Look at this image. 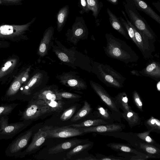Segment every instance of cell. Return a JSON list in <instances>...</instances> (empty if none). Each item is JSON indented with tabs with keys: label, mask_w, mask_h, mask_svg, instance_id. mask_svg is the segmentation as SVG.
<instances>
[{
	"label": "cell",
	"mask_w": 160,
	"mask_h": 160,
	"mask_svg": "<svg viewBox=\"0 0 160 160\" xmlns=\"http://www.w3.org/2000/svg\"><path fill=\"white\" fill-rule=\"evenodd\" d=\"M86 0L90 11H92L93 16L96 19L103 6V3L99 2V0Z\"/></svg>",
	"instance_id": "cell-34"
},
{
	"label": "cell",
	"mask_w": 160,
	"mask_h": 160,
	"mask_svg": "<svg viewBox=\"0 0 160 160\" xmlns=\"http://www.w3.org/2000/svg\"><path fill=\"white\" fill-rule=\"evenodd\" d=\"M79 5L82 10L80 11V13L82 14L84 13H88L90 11L88 8L86 0H79Z\"/></svg>",
	"instance_id": "cell-44"
},
{
	"label": "cell",
	"mask_w": 160,
	"mask_h": 160,
	"mask_svg": "<svg viewBox=\"0 0 160 160\" xmlns=\"http://www.w3.org/2000/svg\"><path fill=\"white\" fill-rule=\"evenodd\" d=\"M132 98L137 108L140 111L142 112L143 111V102L140 96L137 91H134L133 92Z\"/></svg>",
	"instance_id": "cell-39"
},
{
	"label": "cell",
	"mask_w": 160,
	"mask_h": 160,
	"mask_svg": "<svg viewBox=\"0 0 160 160\" xmlns=\"http://www.w3.org/2000/svg\"><path fill=\"white\" fill-rule=\"evenodd\" d=\"M106 124L108 123L103 120L100 118H96L87 120L79 123L72 124L68 126L77 128H82Z\"/></svg>",
	"instance_id": "cell-31"
},
{
	"label": "cell",
	"mask_w": 160,
	"mask_h": 160,
	"mask_svg": "<svg viewBox=\"0 0 160 160\" xmlns=\"http://www.w3.org/2000/svg\"><path fill=\"white\" fill-rule=\"evenodd\" d=\"M130 72L132 74L135 75L137 76H141L139 72L137 70H133L131 71Z\"/></svg>",
	"instance_id": "cell-48"
},
{
	"label": "cell",
	"mask_w": 160,
	"mask_h": 160,
	"mask_svg": "<svg viewBox=\"0 0 160 160\" xmlns=\"http://www.w3.org/2000/svg\"><path fill=\"white\" fill-rule=\"evenodd\" d=\"M144 124L148 130L151 132H155L158 133L160 132V121L153 116L144 121Z\"/></svg>",
	"instance_id": "cell-32"
},
{
	"label": "cell",
	"mask_w": 160,
	"mask_h": 160,
	"mask_svg": "<svg viewBox=\"0 0 160 160\" xmlns=\"http://www.w3.org/2000/svg\"><path fill=\"white\" fill-rule=\"evenodd\" d=\"M150 132V131L148 130L142 132L129 133L132 136L140 140L142 142L152 144L158 147V146L160 147L155 141L149 136Z\"/></svg>",
	"instance_id": "cell-30"
},
{
	"label": "cell",
	"mask_w": 160,
	"mask_h": 160,
	"mask_svg": "<svg viewBox=\"0 0 160 160\" xmlns=\"http://www.w3.org/2000/svg\"><path fill=\"white\" fill-rule=\"evenodd\" d=\"M136 147H138L140 150H142L152 158H159L160 157V148L154 145L144 142H139L137 143Z\"/></svg>",
	"instance_id": "cell-26"
},
{
	"label": "cell",
	"mask_w": 160,
	"mask_h": 160,
	"mask_svg": "<svg viewBox=\"0 0 160 160\" xmlns=\"http://www.w3.org/2000/svg\"><path fill=\"white\" fill-rule=\"evenodd\" d=\"M95 113L96 118L101 119L108 124L113 123L115 121L119 122L117 119L111 112L101 105L98 106Z\"/></svg>",
	"instance_id": "cell-24"
},
{
	"label": "cell",
	"mask_w": 160,
	"mask_h": 160,
	"mask_svg": "<svg viewBox=\"0 0 160 160\" xmlns=\"http://www.w3.org/2000/svg\"><path fill=\"white\" fill-rule=\"evenodd\" d=\"M93 143L92 142L76 146L67 153V158L68 159L71 158L72 156L92 147L93 145Z\"/></svg>",
	"instance_id": "cell-36"
},
{
	"label": "cell",
	"mask_w": 160,
	"mask_h": 160,
	"mask_svg": "<svg viewBox=\"0 0 160 160\" xmlns=\"http://www.w3.org/2000/svg\"><path fill=\"white\" fill-rule=\"evenodd\" d=\"M58 95L61 98L75 99L80 98L81 96L75 93L66 92H58Z\"/></svg>",
	"instance_id": "cell-41"
},
{
	"label": "cell",
	"mask_w": 160,
	"mask_h": 160,
	"mask_svg": "<svg viewBox=\"0 0 160 160\" xmlns=\"http://www.w3.org/2000/svg\"><path fill=\"white\" fill-rule=\"evenodd\" d=\"M50 112H60L63 108L64 102L61 100L45 101Z\"/></svg>",
	"instance_id": "cell-35"
},
{
	"label": "cell",
	"mask_w": 160,
	"mask_h": 160,
	"mask_svg": "<svg viewBox=\"0 0 160 160\" xmlns=\"http://www.w3.org/2000/svg\"><path fill=\"white\" fill-rule=\"evenodd\" d=\"M77 160H98L97 158L95 157H93L91 156H89L88 157H85L83 158H78Z\"/></svg>",
	"instance_id": "cell-47"
},
{
	"label": "cell",
	"mask_w": 160,
	"mask_h": 160,
	"mask_svg": "<svg viewBox=\"0 0 160 160\" xmlns=\"http://www.w3.org/2000/svg\"><path fill=\"white\" fill-rule=\"evenodd\" d=\"M98 160H122L126 159L123 157H118L112 155L106 156L103 155L97 154L96 155Z\"/></svg>",
	"instance_id": "cell-43"
},
{
	"label": "cell",
	"mask_w": 160,
	"mask_h": 160,
	"mask_svg": "<svg viewBox=\"0 0 160 160\" xmlns=\"http://www.w3.org/2000/svg\"><path fill=\"white\" fill-rule=\"evenodd\" d=\"M36 18L34 17L30 22L23 25H0V40L19 42L27 40L26 32Z\"/></svg>",
	"instance_id": "cell-3"
},
{
	"label": "cell",
	"mask_w": 160,
	"mask_h": 160,
	"mask_svg": "<svg viewBox=\"0 0 160 160\" xmlns=\"http://www.w3.org/2000/svg\"><path fill=\"white\" fill-rule=\"evenodd\" d=\"M45 131L47 138H67L85 134L82 128L72 127L69 126L54 128L48 126Z\"/></svg>",
	"instance_id": "cell-12"
},
{
	"label": "cell",
	"mask_w": 160,
	"mask_h": 160,
	"mask_svg": "<svg viewBox=\"0 0 160 160\" xmlns=\"http://www.w3.org/2000/svg\"><path fill=\"white\" fill-rule=\"evenodd\" d=\"M92 110L90 105L87 101H85L82 108L72 118L71 121L75 122L84 118L88 115Z\"/></svg>",
	"instance_id": "cell-33"
},
{
	"label": "cell",
	"mask_w": 160,
	"mask_h": 160,
	"mask_svg": "<svg viewBox=\"0 0 160 160\" xmlns=\"http://www.w3.org/2000/svg\"><path fill=\"white\" fill-rule=\"evenodd\" d=\"M24 0H0V5H17L22 4Z\"/></svg>",
	"instance_id": "cell-42"
},
{
	"label": "cell",
	"mask_w": 160,
	"mask_h": 160,
	"mask_svg": "<svg viewBox=\"0 0 160 160\" xmlns=\"http://www.w3.org/2000/svg\"><path fill=\"white\" fill-rule=\"evenodd\" d=\"M48 126L41 128L33 136L32 141L27 148L21 153L18 158H23L28 155L33 153L42 145L47 138L45 131Z\"/></svg>",
	"instance_id": "cell-14"
},
{
	"label": "cell",
	"mask_w": 160,
	"mask_h": 160,
	"mask_svg": "<svg viewBox=\"0 0 160 160\" xmlns=\"http://www.w3.org/2000/svg\"><path fill=\"white\" fill-rule=\"evenodd\" d=\"M43 77V74L40 72L34 74L22 86L16 100H22L24 96L31 95L32 91L41 83Z\"/></svg>",
	"instance_id": "cell-15"
},
{
	"label": "cell",
	"mask_w": 160,
	"mask_h": 160,
	"mask_svg": "<svg viewBox=\"0 0 160 160\" xmlns=\"http://www.w3.org/2000/svg\"><path fill=\"white\" fill-rule=\"evenodd\" d=\"M22 64L19 57L12 54L3 61L0 67L1 84L7 85L18 73Z\"/></svg>",
	"instance_id": "cell-4"
},
{
	"label": "cell",
	"mask_w": 160,
	"mask_h": 160,
	"mask_svg": "<svg viewBox=\"0 0 160 160\" xmlns=\"http://www.w3.org/2000/svg\"><path fill=\"white\" fill-rule=\"evenodd\" d=\"M81 142L82 141L78 139L68 141L50 148L48 152L49 154L58 153L75 147Z\"/></svg>",
	"instance_id": "cell-25"
},
{
	"label": "cell",
	"mask_w": 160,
	"mask_h": 160,
	"mask_svg": "<svg viewBox=\"0 0 160 160\" xmlns=\"http://www.w3.org/2000/svg\"><path fill=\"white\" fill-rule=\"evenodd\" d=\"M92 71L107 86L118 89L123 87L126 78L110 66L94 62Z\"/></svg>",
	"instance_id": "cell-2"
},
{
	"label": "cell",
	"mask_w": 160,
	"mask_h": 160,
	"mask_svg": "<svg viewBox=\"0 0 160 160\" xmlns=\"http://www.w3.org/2000/svg\"><path fill=\"white\" fill-rule=\"evenodd\" d=\"M90 84L93 90L97 94L101 100L109 109L114 116L121 123V112L117 106L113 98L112 97L106 90L100 84L92 81Z\"/></svg>",
	"instance_id": "cell-10"
},
{
	"label": "cell",
	"mask_w": 160,
	"mask_h": 160,
	"mask_svg": "<svg viewBox=\"0 0 160 160\" xmlns=\"http://www.w3.org/2000/svg\"><path fill=\"white\" fill-rule=\"evenodd\" d=\"M69 12L68 5H66L61 8L58 11L57 16V30L60 32L64 26Z\"/></svg>",
	"instance_id": "cell-29"
},
{
	"label": "cell",
	"mask_w": 160,
	"mask_h": 160,
	"mask_svg": "<svg viewBox=\"0 0 160 160\" xmlns=\"http://www.w3.org/2000/svg\"><path fill=\"white\" fill-rule=\"evenodd\" d=\"M33 132V130L32 128L19 134L5 149L6 155L8 157L18 158L23 150L27 146Z\"/></svg>",
	"instance_id": "cell-9"
},
{
	"label": "cell",
	"mask_w": 160,
	"mask_h": 160,
	"mask_svg": "<svg viewBox=\"0 0 160 160\" xmlns=\"http://www.w3.org/2000/svg\"><path fill=\"white\" fill-rule=\"evenodd\" d=\"M122 12L127 23L133 29L135 39L138 44L137 47L145 58H149L155 51L154 42L135 27L128 20L124 11L122 10Z\"/></svg>",
	"instance_id": "cell-8"
},
{
	"label": "cell",
	"mask_w": 160,
	"mask_h": 160,
	"mask_svg": "<svg viewBox=\"0 0 160 160\" xmlns=\"http://www.w3.org/2000/svg\"><path fill=\"white\" fill-rule=\"evenodd\" d=\"M122 117L127 122L130 128L139 125L141 122L139 114L132 109L128 111L121 112Z\"/></svg>",
	"instance_id": "cell-27"
},
{
	"label": "cell",
	"mask_w": 160,
	"mask_h": 160,
	"mask_svg": "<svg viewBox=\"0 0 160 160\" xmlns=\"http://www.w3.org/2000/svg\"><path fill=\"white\" fill-rule=\"evenodd\" d=\"M105 36L106 46L103 48L108 56L127 64L138 61V56L125 42L116 38L111 33H106Z\"/></svg>",
	"instance_id": "cell-1"
},
{
	"label": "cell",
	"mask_w": 160,
	"mask_h": 160,
	"mask_svg": "<svg viewBox=\"0 0 160 160\" xmlns=\"http://www.w3.org/2000/svg\"><path fill=\"white\" fill-rule=\"evenodd\" d=\"M125 127V125L121 123L114 122L82 128L85 133L96 132L100 134L109 132H121Z\"/></svg>",
	"instance_id": "cell-17"
},
{
	"label": "cell",
	"mask_w": 160,
	"mask_h": 160,
	"mask_svg": "<svg viewBox=\"0 0 160 160\" xmlns=\"http://www.w3.org/2000/svg\"><path fill=\"white\" fill-rule=\"evenodd\" d=\"M107 146L112 150L118 152L119 153L125 154L123 156L128 155H138L146 159L151 158L143 152H140L132 147L128 144L118 142H112L107 144Z\"/></svg>",
	"instance_id": "cell-19"
},
{
	"label": "cell",
	"mask_w": 160,
	"mask_h": 160,
	"mask_svg": "<svg viewBox=\"0 0 160 160\" xmlns=\"http://www.w3.org/2000/svg\"><path fill=\"white\" fill-rule=\"evenodd\" d=\"M58 89L54 88V86H48L35 93L32 98L44 101L61 100L62 99L58 95Z\"/></svg>",
	"instance_id": "cell-20"
},
{
	"label": "cell",
	"mask_w": 160,
	"mask_h": 160,
	"mask_svg": "<svg viewBox=\"0 0 160 160\" xmlns=\"http://www.w3.org/2000/svg\"><path fill=\"white\" fill-rule=\"evenodd\" d=\"M117 107L120 108L123 112H126L132 109L128 104V96L125 92H119L114 97H113Z\"/></svg>",
	"instance_id": "cell-28"
},
{
	"label": "cell",
	"mask_w": 160,
	"mask_h": 160,
	"mask_svg": "<svg viewBox=\"0 0 160 160\" xmlns=\"http://www.w3.org/2000/svg\"><path fill=\"white\" fill-rule=\"evenodd\" d=\"M153 5L160 12V3L159 1L157 2H153L152 3Z\"/></svg>",
	"instance_id": "cell-46"
},
{
	"label": "cell",
	"mask_w": 160,
	"mask_h": 160,
	"mask_svg": "<svg viewBox=\"0 0 160 160\" xmlns=\"http://www.w3.org/2000/svg\"><path fill=\"white\" fill-rule=\"evenodd\" d=\"M124 0L127 5L143 12L160 24V16L143 0Z\"/></svg>",
	"instance_id": "cell-18"
},
{
	"label": "cell",
	"mask_w": 160,
	"mask_h": 160,
	"mask_svg": "<svg viewBox=\"0 0 160 160\" xmlns=\"http://www.w3.org/2000/svg\"><path fill=\"white\" fill-rule=\"evenodd\" d=\"M76 109V107L73 106L66 110L61 115L60 118L61 120L65 121L69 119L74 113Z\"/></svg>",
	"instance_id": "cell-40"
},
{
	"label": "cell",
	"mask_w": 160,
	"mask_h": 160,
	"mask_svg": "<svg viewBox=\"0 0 160 160\" xmlns=\"http://www.w3.org/2000/svg\"><path fill=\"white\" fill-rule=\"evenodd\" d=\"M10 43L6 41L0 40V48H6L9 47Z\"/></svg>",
	"instance_id": "cell-45"
},
{
	"label": "cell",
	"mask_w": 160,
	"mask_h": 160,
	"mask_svg": "<svg viewBox=\"0 0 160 160\" xmlns=\"http://www.w3.org/2000/svg\"><path fill=\"white\" fill-rule=\"evenodd\" d=\"M54 31V28L52 26L48 27L45 31L38 51V54L41 57H43L47 54Z\"/></svg>",
	"instance_id": "cell-21"
},
{
	"label": "cell",
	"mask_w": 160,
	"mask_h": 160,
	"mask_svg": "<svg viewBox=\"0 0 160 160\" xmlns=\"http://www.w3.org/2000/svg\"><path fill=\"white\" fill-rule=\"evenodd\" d=\"M107 12L109 16V19L112 27L127 39H130L127 32L121 21L108 8Z\"/></svg>",
	"instance_id": "cell-23"
},
{
	"label": "cell",
	"mask_w": 160,
	"mask_h": 160,
	"mask_svg": "<svg viewBox=\"0 0 160 160\" xmlns=\"http://www.w3.org/2000/svg\"><path fill=\"white\" fill-rule=\"evenodd\" d=\"M50 112L45 101L32 98L23 111H19L20 121H32L46 113Z\"/></svg>",
	"instance_id": "cell-7"
},
{
	"label": "cell",
	"mask_w": 160,
	"mask_h": 160,
	"mask_svg": "<svg viewBox=\"0 0 160 160\" xmlns=\"http://www.w3.org/2000/svg\"><path fill=\"white\" fill-rule=\"evenodd\" d=\"M109 2L114 5H117L118 4V0H107Z\"/></svg>",
	"instance_id": "cell-49"
},
{
	"label": "cell",
	"mask_w": 160,
	"mask_h": 160,
	"mask_svg": "<svg viewBox=\"0 0 160 160\" xmlns=\"http://www.w3.org/2000/svg\"><path fill=\"white\" fill-rule=\"evenodd\" d=\"M32 122V121L26 120L3 124L0 126V140L12 138L30 125Z\"/></svg>",
	"instance_id": "cell-13"
},
{
	"label": "cell",
	"mask_w": 160,
	"mask_h": 160,
	"mask_svg": "<svg viewBox=\"0 0 160 160\" xmlns=\"http://www.w3.org/2000/svg\"><path fill=\"white\" fill-rule=\"evenodd\" d=\"M58 77L61 83L72 89L80 90L87 88V86L84 80L74 74L64 73Z\"/></svg>",
	"instance_id": "cell-16"
},
{
	"label": "cell",
	"mask_w": 160,
	"mask_h": 160,
	"mask_svg": "<svg viewBox=\"0 0 160 160\" xmlns=\"http://www.w3.org/2000/svg\"><path fill=\"white\" fill-rule=\"evenodd\" d=\"M18 105L17 103L2 104L0 105V119L3 116L9 115Z\"/></svg>",
	"instance_id": "cell-37"
},
{
	"label": "cell",
	"mask_w": 160,
	"mask_h": 160,
	"mask_svg": "<svg viewBox=\"0 0 160 160\" xmlns=\"http://www.w3.org/2000/svg\"><path fill=\"white\" fill-rule=\"evenodd\" d=\"M156 87L157 90L159 92L160 91V81H158Z\"/></svg>",
	"instance_id": "cell-50"
},
{
	"label": "cell",
	"mask_w": 160,
	"mask_h": 160,
	"mask_svg": "<svg viewBox=\"0 0 160 160\" xmlns=\"http://www.w3.org/2000/svg\"><path fill=\"white\" fill-rule=\"evenodd\" d=\"M66 34L69 40L74 44L80 39L87 38L88 31L82 17L76 18L71 29L68 30Z\"/></svg>",
	"instance_id": "cell-11"
},
{
	"label": "cell",
	"mask_w": 160,
	"mask_h": 160,
	"mask_svg": "<svg viewBox=\"0 0 160 160\" xmlns=\"http://www.w3.org/2000/svg\"><path fill=\"white\" fill-rule=\"evenodd\" d=\"M139 72L143 76L150 77L157 81H159L160 78V63L152 62Z\"/></svg>",
	"instance_id": "cell-22"
},
{
	"label": "cell",
	"mask_w": 160,
	"mask_h": 160,
	"mask_svg": "<svg viewBox=\"0 0 160 160\" xmlns=\"http://www.w3.org/2000/svg\"><path fill=\"white\" fill-rule=\"evenodd\" d=\"M120 20L122 25L126 30L130 39L134 42L138 47V44L135 39V33L133 29L122 17H120Z\"/></svg>",
	"instance_id": "cell-38"
},
{
	"label": "cell",
	"mask_w": 160,
	"mask_h": 160,
	"mask_svg": "<svg viewBox=\"0 0 160 160\" xmlns=\"http://www.w3.org/2000/svg\"><path fill=\"white\" fill-rule=\"evenodd\" d=\"M126 13L130 21L138 30L146 35L154 42L156 41V35L145 19L136 9L123 2Z\"/></svg>",
	"instance_id": "cell-6"
},
{
	"label": "cell",
	"mask_w": 160,
	"mask_h": 160,
	"mask_svg": "<svg viewBox=\"0 0 160 160\" xmlns=\"http://www.w3.org/2000/svg\"><path fill=\"white\" fill-rule=\"evenodd\" d=\"M32 66L20 70L15 76L5 94L1 98L2 101L11 102L15 98L22 86L29 78Z\"/></svg>",
	"instance_id": "cell-5"
}]
</instances>
